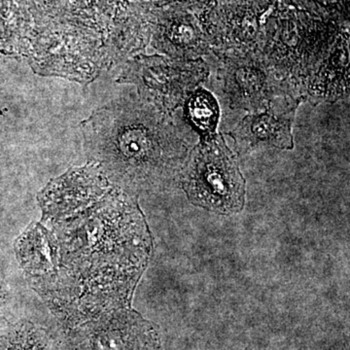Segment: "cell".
Wrapping results in <instances>:
<instances>
[{
  "label": "cell",
  "mask_w": 350,
  "mask_h": 350,
  "mask_svg": "<svg viewBox=\"0 0 350 350\" xmlns=\"http://www.w3.org/2000/svg\"><path fill=\"white\" fill-rule=\"evenodd\" d=\"M131 193L113 191L79 221L53 226L57 266L38 285L51 308L69 325L130 308L131 297L150 259L152 239ZM52 222V221H49ZM57 224V223H51Z\"/></svg>",
  "instance_id": "6da1fadb"
},
{
  "label": "cell",
  "mask_w": 350,
  "mask_h": 350,
  "mask_svg": "<svg viewBox=\"0 0 350 350\" xmlns=\"http://www.w3.org/2000/svg\"><path fill=\"white\" fill-rule=\"evenodd\" d=\"M90 153L131 194L179 185L191 147L170 115L142 98H121L83 123Z\"/></svg>",
  "instance_id": "7a4b0ae2"
},
{
  "label": "cell",
  "mask_w": 350,
  "mask_h": 350,
  "mask_svg": "<svg viewBox=\"0 0 350 350\" xmlns=\"http://www.w3.org/2000/svg\"><path fill=\"white\" fill-rule=\"evenodd\" d=\"M179 185L193 204L211 213L232 215L245 204V179L222 133L191 148Z\"/></svg>",
  "instance_id": "3957f363"
},
{
  "label": "cell",
  "mask_w": 350,
  "mask_h": 350,
  "mask_svg": "<svg viewBox=\"0 0 350 350\" xmlns=\"http://www.w3.org/2000/svg\"><path fill=\"white\" fill-rule=\"evenodd\" d=\"M211 52L217 57V79L232 109L256 113L267 109L276 98H300L292 93L286 78L262 55L238 48H211Z\"/></svg>",
  "instance_id": "277c9868"
},
{
  "label": "cell",
  "mask_w": 350,
  "mask_h": 350,
  "mask_svg": "<svg viewBox=\"0 0 350 350\" xmlns=\"http://www.w3.org/2000/svg\"><path fill=\"white\" fill-rule=\"evenodd\" d=\"M211 76L204 59L138 56L128 64L124 80L137 87L139 98L172 116Z\"/></svg>",
  "instance_id": "5b68a950"
},
{
  "label": "cell",
  "mask_w": 350,
  "mask_h": 350,
  "mask_svg": "<svg viewBox=\"0 0 350 350\" xmlns=\"http://www.w3.org/2000/svg\"><path fill=\"white\" fill-rule=\"evenodd\" d=\"M70 342L72 350H163L158 327L131 308L76 326Z\"/></svg>",
  "instance_id": "8992f818"
},
{
  "label": "cell",
  "mask_w": 350,
  "mask_h": 350,
  "mask_svg": "<svg viewBox=\"0 0 350 350\" xmlns=\"http://www.w3.org/2000/svg\"><path fill=\"white\" fill-rule=\"evenodd\" d=\"M301 98L282 96L267 109L250 113L229 133L237 153L248 154L261 148L292 150L296 110Z\"/></svg>",
  "instance_id": "52a82bcc"
},
{
  "label": "cell",
  "mask_w": 350,
  "mask_h": 350,
  "mask_svg": "<svg viewBox=\"0 0 350 350\" xmlns=\"http://www.w3.org/2000/svg\"><path fill=\"white\" fill-rule=\"evenodd\" d=\"M157 7L152 27V44L172 59H198L211 52V41L197 16L186 4Z\"/></svg>",
  "instance_id": "ba28073f"
},
{
  "label": "cell",
  "mask_w": 350,
  "mask_h": 350,
  "mask_svg": "<svg viewBox=\"0 0 350 350\" xmlns=\"http://www.w3.org/2000/svg\"><path fill=\"white\" fill-rule=\"evenodd\" d=\"M184 119L191 130L206 139L217 133L220 105L214 94L202 86L198 87L182 105Z\"/></svg>",
  "instance_id": "9c48e42d"
},
{
  "label": "cell",
  "mask_w": 350,
  "mask_h": 350,
  "mask_svg": "<svg viewBox=\"0 0 350 350\" xmlns=\"http://www.w3.org/2000/svg\"><path fill=\"white\" fill-rule=\"evenodd\" d=\"M0 350H52L49 338L31 323L14 327L0 342Z\"/></svg>",
  "instance_id": "30bf717a"
},
{
  "label": "cell",
  "mask_w": 350,
  "mask_h": 350,
  "mask_svg": "<svg viewBox=\"0 0 350 350\" xmlns=\"http://www.w3.org/2000/svg\"><path fill=\"white\" fill-rule=\"evenodd\" d=\"M75 5L91 17L94 22L116 16L120 9L126 5V0H73Z\"/></svg>",
  "instance_id": "8fae6325"
},
{
  "label": "cell",
  "mask_w": 350,
  "mask_h": 350,
  "mask_svg": "<svg viewBox=\"0 0 350 350\" xmlns=\"http://www.w3.org/2000/svg\"><path fill=\"white\" fill-rule=\"evenodd\" d=\"M3 290H2L1 286H0V304L2 303V300H3Z\"/></svg>",
  "instance_id": "7c38bea8"
}]
</instances>
